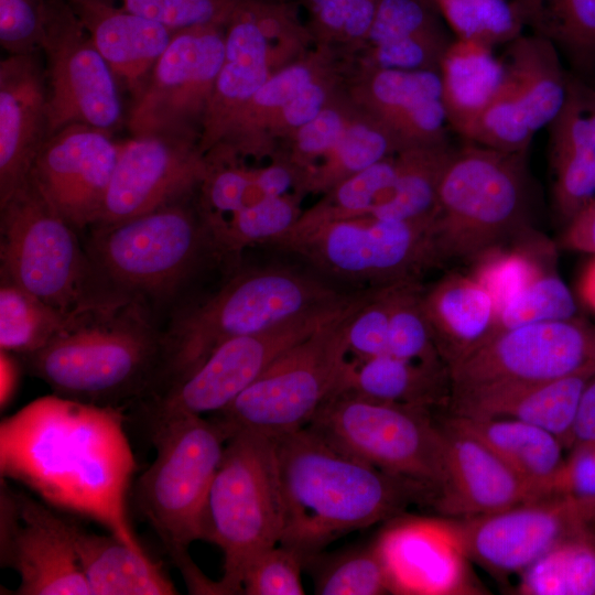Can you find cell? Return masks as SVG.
Instances as JSON below:
<instances>
[{
	"mask_svg": "<svg viewBox=\"0 0 595 595\" xmlns=\"http://www.w3.org/2000/svg\"><path fill=\"white\" fill-rule=\"evenodd\" d=\"M531 33L582 60L595 54V0H513Z\"/></svg>",
	"mask_w": 595,
	"mask_h": 595,
	"instance_id": "b9f144b4",
	"label": "cell"
},
{
	"mask_svg": "<svg viewBox=\"0 0 595 595\" xmlns=\"http://www.w3.org/2000/svg\"><path fill=\"white\" fill-rule=\"evenodd\" d=\"M367 294H348L262 332L224 342L192 374L141 401L149 429L184 416L223 411L281 354L358 307Z\"/></svg>",
	"mask_w": 595,
	"mask_h": 595,
	"instance_id": "4fadbf2b",
	"label": "cell"
},
{
	"mask_svg": "<svg viewBox=\"0 0 595 595\" xmlns=\"http://www.w3.org/2000/svg\"><path fill=\"white\" fill-rule=\"evenodd\" d=\"M192 196L128 220L94 226L89 255L108 283L130 301H164L190 279L207 248L215 250Z\"/></svg>",
	"mask_w": 595,
	"mask_h": 595,
	"instance_id": "9c48e42d",
	"label": "cell"
},
{
	"mask_svg": "<svg viewBox=\"0 0 595 595\" xmlns=\"http://www.w3.org/2000/svg\"><path fill=\"white\" fill-rule=\"evenodd\" d=\"M316 45L355 54L371 25L377 0H303Z\"/></svg>",
	"mask_w": 595,
	"mask_h": 595,
	"instance_id": "7dc6e473",
	"label": "cell"
},
{
	"mask_svg": "<svg viewBox=\"0 0 595 595\" xmlns=\"http://www.w3.org/2000/svg\"><path fill=\"white\" fill-rule=\"evenodd\" d=\"M554 262L552 259L544 263L498 309L494 335L527 324L576 317L574 296L556 272Z\"/></svg>",
	"mask_w": 595,
	"mask_h": 595,
	"instance_id": "ee69618b",
	"label": "cell"
},
{
	"mask_svg": "<svg viewBox=\"0 0 595 595\" xmlns=\"http://www.w3.org/2000/svg\"><path fill=\"white\" fill-rule=\"evenodd\" d=\"M136 469L118 407L39 398L0 424V470L50 507L105 527L148 554L127 511Z\"/></svg>",
	"mask_w": 595,
	"mask_h": 595,
	"instance_id": "6da1fadb",
	"label": "cell"
},
{
	"mask_svg": "<svg viewBox=\"0 0 595 595\" xmlns=\"http://www.w3.org/2000/svg\"><path fill=\"white\" fill-rule=\"evenodd\" d=\"M271 245L331 277L376 286L418 281L424 271L440 267L432 221L345 218L292 228Z\"/></svg>",
	"mask_w": 595,
	"mask_h": 595,
	"instance_id": "7c38bea8",
	"label": "cell"
},
{
	"mask_svg": "<svg viewBox=\"0 0 595 595\" xmlns=\"http://www.w3.org/2000/svg\"><path fill=\"white\" fill-rule=\"evenodd\" d=\"M321 595H380L391 593L389 575L372 544L344 551L325 562L315 577Z\"/></svg>",
	"mask_w": 595,
	"mask_h": 595,
	"instance_id": "681fc988",
	"label": "cell"
},
{
	"mask_svg": "<svg viewBox=\"0 0 595 595\" xmlns=\"http://www.w3.org/2000/svg\"><path fill=\"white\" fill-rule=\"evenodd\" d=\"M566 224L562 247L595 255V198Z\"/></svg>",
	"mask_w": 595,
	"mask_h": 595,
	"instance_id": "6f0895ef",
	"label": "cell"
},
{
	"mask_svg": "<svg viewBox=\"0 0 595 595\" xmlns=\"http://www.w3.org/2000/svg\"><path fill=\"white\" fill-rule=\"evenodd\" d=\"M526 151L475 142L454 150L445 167L432 221L440 267L473 263L531 232Z\"/></svg>",
	"mask_w": 595,
	"mask_h": 595,
	"instance_id": "277c9868",
	"label": "cell"
},
{
	"mask_svg": "<svg viewBox=\"0 0 595 595\" xmlns=\"http://www.w3.org/2000/svg\"><path fill=\"white\" fill-rule=\"evenodd\" d=\"M517 593L595 595V527L569 534L519 573Z\"/></svg>",
	"mask_w": 595,
	"mask_h": 595,
	"instance_id": "f35d334b",
	"label": "cell"
},
{
	"mask_svg": "<svg viewBox=\"0 0 595 595\" xmlns=\"http://www.w3.org/2000/svg\"><path fill=\"white\" fill-rule=\"evenodd\" d=\"M549 128L554 203L567 223L595 198V91L570 78Z\"/></svg>",
	"mask_w": 595,
	"mask_h": 595,
	"instance_id": "f1b7e54d",
	"label": "cell"
},
{
	"mask_svg": "<svg viewBox=\"0 0 595 595\" xmlns=\"http://www.w3.org/2000/svg\"><path fill=\"white\" fill-rule=\"evenodd\" d=\"M447 527L464 555L497 575L521 573L558 542L595 527V496L552 493Z\"/></svg>",
	"mask_w": 595,
	"mask_h": 595,
	"instance_id": "d6986e66",
	"label": "cell"
},
{
	"mask_svg": "<svg viewBox=\"0 0 595 595\" xmlns=\"http://www.w3.org/2000/svg\"><path fill=\"white\" fill-rule=\"evenodd\" d=\"M444 478L432 506L456 519L486 516L542 496L485 443L440 413Z\"/></svg>",
	"mask_w": 595,
	"mask_h": 595,
	"instance_id": "603a6c76",
	"label": "cell"
},
{
	"mask_svg": "<svg viewBox=\"0 0 595 595\" xmlns=\"http://www.w3.org/2000/svg\"><path fill=\"white\" fill-rule=\"evenodd\" d=\"M346 89L403 149L446 141L448 121L439 71L357 68Z\"/></svg>",
	"mask_w": 595,
	"mask_h": 595,
	"instance_id": "cb8c5ba5",
	"label": "cell"
},
{
	"mask_svg": "<svg viewBox=\"0 0 595 595\" xmlns=\"http://www.w3.org/2000/svg\"><path fill=\"white\" fill-rule=\"evenodd\" d=\"M578 292L583 302L595 311V258L586 266L581 275Z\"/></svg>",
	"mask_w": 595,
	"mask_h": 595,
	"instance_id": "94428289",
	"label": "cell"
},
{
	"mask_svg": "<svg viewBox=\"0 0 595 595\" xmlns=\"http://www.w3.org/2000/svg\"><path fill=\"white\" fill-rule=\"evenodd\" d=\"M55 394L117 407L158 393L165 367L164 333L137 302L82 314L43 348L19 356Z\"/></svg>",
	"mask_w": 595,
	"mask_h": 595,
	"instance_id": "3957f363",
	"label": "cell"
},
{
	"mask_svg": "<svg viewBox=\"0 0 595 595\" xmlns=\"http://www.w3.org/2000/svg\"><path fill=\"white\" fill-rule=\"evenodd\" d=\"M172 31L205 24L227 25L242 0H113Z\"/></svg>",
	"mask_w": 595,
	"mask_h": 595,
	"instance_id": "816d5d0a",
	"label": "cell"
},
{
	"mask_svg": "<svg viewBox=\"0 0 595 595\" xmlns=\"http://www.w3.org/2000/svg\"><path fill=\"white\" fill-rule=\"evenodd\" d=\"M210 164L198 142L163 136L120 142L98 223L112 225L193 196Z\"/></svg>",
	"mask_w": 595,
	"mask_h": 595,
	"instance_id": "44dd1931",
	"label": "cell"
},
{
	"mask_svg": "<svg viewBox=\"0 0 595 595\" xmlns=\"http://www.w3.org/2000/svg\"><path fill=\"white\" fill-rule=\"evenodd\" d=\"M48 0H0V44L8 55L40 52Z\"/></svg>",
	"mask_w": 595,
	"mask_h": 595,
	"instance_id": "11a10c76",
	"label": "cell"
},
{
	"mask_svg": "<svg viewBox=\"0 0 595 595\" xmlns=\"http://www.w3.org/2000/svg\"><path fill=\"white\" fill-rule=\"evenodd\" d=\"M594 376L595 372H582L534 385L455 396L445 413L517 419L554 434L569 451L583 392Z\"/></svg>",
	"mask_w": 595,
	"mask_h": 595,
	"instance_id": "f546056e",
	"label": "cell"
},
{
	"mask_svg": "<svg viewBox=\"0 0 595 595\" xmlns=\"http://www.w3.org/2000/svg\"><path fill=\"white\" fill-rule=\"evenodd\" d=\"M493 48L455 39L442 58L439 72L446 117L459 134L489 104L502 80L504 61Z\"/></svg>",
	"mask_w": 595,
	"mask_h": 595,
	"instance_id": "d590c367",
	"label": "cell"
},
{
	"mask_svg": "<svg viewBox=\"0 0 595 595\" xmlns=\"http://www.w3.org/2000/svg\"><path fill=\"white\" fill-rule=\"evenodd\" d=\"M304 564L293 549L277 544L261 552L248 566L242 580L246 595H302Z\"/></svg>",
	"mask_w": 595,
	"mask_h": 595,
	"instance_id": "f5cc1de1",
	"label": "cell"
},
{
	"mask_svg": "<svg viewBox=\"0 0 595 595\" xmlns=\"http://www.w3.org/2000/svg\"><path fill=\"white\" fill-rule=\"evenodd\" d=\"M389 314V285L375 286L348 322L349 353L357 358L388 356Z\"/></svg>",
	"mask_w": 595,
	"mask_h": 595,
	"instance_id": "db71d44e",
	"label": "cell"
},
{
	"mask_svg": "<svg viewBox=\"0 0 595 595\" xmlns=\"http://www.w3.org/2000/svg\"><path fill=\"white\" fill-rule=\"evenodd\" d=\"M422 285L419 281L389 285L388 356L440 364L442 359L422 306Z\"/></svg>",
	"mask_w": 595,
	"mask_h": 595,
	"instance_id": "bcb514c9",
	"label": "cell"
},
{
	"mask_svg": "<svg viewBox=\"0 0 595 595\" xmlns=\"http://www.w3.org/2000/svg\"><path fill=\"white\" fill-rule=\"evenodd\" d=\"M397 172V153L337 184L313 207L303 210L292 228L368 216L391 188ZM291 228V229H292Z\"/></svg>",
	"mask_w": 595,
	"mask_h": 595,
	"instance_id": "7bdbcfd3",
	"label": "cell"
},
{
	"mask_svg": "<svg viewBox=\"0 0 595 595\" xmlns=\"http://www.w3.org/2000/svg\"><path fill=\"white\" fill-rule=\"evenodd\" d=\"M450 371L451 398L595 372V324L573 317L504 331Z\"/></svg>",
	"mask_w": 595,
	"mask_h": 595,
	"instance_id": "9a60e30c",
	"label": "cell"
},
{
	"mask_svg": "<svg viewBox=\"0 0 595 595\" xmlns=\"http://www.w3.org/2000/svg\"><path fill=\"white\" fill-rule=\"evenodd\" d=\"M118 82L134 100L169 46L171 29L113 0H67Z\"/></svg>",
	"mask_w": 595,
	"mask_h": 595,
	"instance_id": "4316f807",
	"label": "cell"
},
{
	"mask_svg": "<svg viewBox=\"0 0 595 595\" xmlns=\"http://www.w3.org/2000/svg\"><path fill=\"white\" fill-rule=\"evenodd\" d=\"M404 150L377 120L361 110L337 143L299 178L294 192L325 194L348 177Z\"/></svg>",
	"mask_w": 595,
	"mask_h": 595,
	"instance_id": "74e56055",
	"label": "cell"
},
{
	"mask_svg": "<svg viewBox=\"0 0 595 595\" xmlns=\"http://www.w3.org/2000/svg\"><path fill=\"white\" fill-rule=\"evenodd\" d=\"M40 53L0 62V205L29 178L48 138L47 86Z\"/></svg>",
	"mask_w": 595,
	"mask_h": 595,
	"instance_id": "d4e9b609",
	"label": "cell"
},
{
	"mask_svg": "<svg viewBox=\"0 0 595 595\" xmlns=\"http://www.w3.org/2000/svg\"><path fill=\"white\" fill-rule=\"evenodd\" d=\"M112 132L72 123L46 139L29 180L75 229L98 223L116 166Z\"/></svg>",
	"mask_w": 595,
	"mask_h": 595,
	"instance_id": "7402d4cb",
	"label": "cell"
},
{
	"mask_svg": "<svg viewBox=\"0 0 595 595\" xmlns=\"http://www.w3.org/2000/svg\"><path fill=\"white\" fill-rule=\"evenodd\" d=\"M156 450L136 486V504L153 528L194 594H210L207 580L188 555L202 540L208 491L230 431L217 419L202 415L167 421L150 430Z\"/></svg>",
	"mask_w": 595,
	"mask_h": 595,
	"instance_id": "5b68a950",
	"label": "cell"
},
{
	"mask_svg": "<svg viewBox=\"0 0 595 595\" xmlns=\"http://www.w3.org/2000/svg\"><path fill=\"white\" fill-rule=\"evenodd\" d=\"M284 520L274 439L232 432L210 485L202 523V540L223 552L219 594H242L248 566L280 543Z\"/></svg>",
	"mask_w": 595,
	"mask_h": 595,
	"instance_id": "ba28073f",
	"label": "cell"
},
{
	"mask_svg": "<svg viewBox=\"0 0 595 595\" xmlns=\"http://www.w3.org/2000/svg\"><path fill=\"white\" fill-rule=\"evenodd\" d=\"M422 306L448 368L495 334V302L470 274L447 272L422 290Z\"/></svg>",
	"mask_w": 595,
	"mask_h": 595,
	"instance_id": "4dcf8cb0",
	"label": "cell"
},
{
	"mask_svg": "<svg viewBox=\"0 0 595 595\" xmlns=\"http://www.w3.org/2000/svg\"><path fill=\"white\" fill-rule=\"evenodd\" d=\"M455 39L490 47L523 34L524 23L513 0H434Z\"/></svg>",
	"mask_w": 595,
	"mask_h": 595,
	"instance_id": "f6af8a7d",
	"label": "cell"
},
{
	"mask_svg": "<svg viewBox=\"0 0 595 595\" xmlns=\"http://www.w3.org/2000/svg\"><path fill=\"white\" fill-rule=\"evenodd\" d=\"M313 41L294 9L278 0H242L226 26L225 53L204 119L206 155L257 90L277 71L309 52Z\"/></svg>",
	"mask_w": 595,
	"mask_h": 595,
	"instance_id": "5bb4252c",
	"label": "cell"
},
{
	"mask_svg": "<svg viewBox=\"0 0 595 595\" xmlns=\"http://www.w3.org/2000/svg\"><path fill=\"white\" fill-rule=\"evenodd\" d=\"M301 196L294 192L266 197L227 218L208 224L215 250L236 253L252 244H272L300 218L303 213L300 208Z\"/></svg>",
	"mask_w": 595,
	"mask_h": 595,
	"instance_id": "60d3db41",
	"label": "cell"
},
{
	"mask_svg": "<svg viewBox=\"0 0 595 595\" xmlns=\"http://www.w3.org/2000/svg\"><path fill=\"white\" fill-rule=\"evenodd\" d=\"M445 414L485 443L542 497L554 491L565 463V447L554 434L512 418Z\"/></svg>",
	"mask_w": 595,
	"mask_h": 595,
	"instance_id": "836d02e7",
	"label": "cell"
},
{
	"mask_svg": "<svg viewBox=\"0 0 595 595\" xmlns=\"http://www.w3.org/2000/svg\"><path fill=\"white\" fill-rule=\"evenodd\" d=\"M284 504L280 544L306 564L343 534L431 505L420 485L329 446L305 428L273 437Z\"/></svg>",
	"mask_w": 595,
	"mask_h": 595,
	"instance_id": "7a4b0ae2",
	"label": "cell"
},
{
	"mask_svg": "<svg viewBox=\"0 0 595 595\" xmlns=\"http://www.w3.org/2000/svg\"><path fill=\"white\" fill-rule=\"evenodd\" d=\"M360 305L290 347L212 416L230 434L250 431L277 437L305 428L340 387L349 354L347 326Z\"/></svg>",
	"mask_w": 595,
	"mask_h": 595,
	"instance_id": "8fae6325",
	"label": "cell"
},
{
	"mask_svg": "<svg viewBox=\"0 0 595 595\" xmlns=\"http://www.w3.org/2000/svg\"><path fill=\"white\" fill-rule=\"evenodd\" d=\"M199 186V207L206 223L219 219L259 201L255 188V169L237 162L209 163Z\"/></svg>",
	"mask_w": 595,
	"mask_h": 595,
	"instance_id": "f907efd6",
	"label": "cell"
},
{
	"mask_svg": "<svg viewBox=\"0 0 595 595\" xmlns=\"http://www.w3.org/2000/svg\"><path fill=\"white\" fill-rule=\"evenodd\" d=\"M226 26L205 24L175 31L127 126L132 137L163 136L199 142L225 53Z\"/></svg>",
	"mask_w": 595,
	"mask_h": 595,
	"instance_id": "2e32d148",
	"label": "cell"
},
{
	"mask_svg": "<svg viewBox=\"0 0 595 595\" xmlns=\"http://www.w3.org/2000/svg\"><path fill=\"white\" fill-rule=\"evenodd\" d=\"M346 295L285 268L236 275L201 305L180 315L164 333L165 367L156 394L192 374L224 342L262 332Z\"/></svg>",
	"mask_w": 595,
	"mask_h": 595,
	"instance_id": "8992f818",
	"label": "cell"
},
{
	"mask_svg": "<svg viewBox=\"0 0 595 595\" xmlns=\"http://www.w3.org/2000/svg\"><path fill=\"white\" fill-rule=\"evenodd\" d=\"M595 442V376L588 381L578 407L570 450ZM569 450V451H570Z\"/></svg>",
	"mask_w": 595,
	"mask_h": 595,
	"instance_id": "680465c9",
	"label": "cell"
},
{
	"mask_svg": "<svg viewBox=\"0 0 595 595\" xmlns=\"http://www.w3.org/2000/svg\"><path fill=\"white\" fill-rule=\"evenodd\" d=\"M335 450L413 482L435 499L444 478L440 414L337 391L305 426Z\"/></svg>",
	"mask_w": 595,
	"mask_h": 595,
	"instance_id": "30bf717a",
	"label": "cell"
},
{
	"mask_svg": "<svg viewBox=\"0 0 595 595\" xmlns=\"http://www.w3.org/2000/svg\"><path fill=\"white\" fill-rule=\"evenodd\" d=\"M453 151L444 141L398 152L394 182L368 216L433 221L441 181Z\"/></svg>",
	"mask_w": 595,
	"mask_h": 595,
	"instance_id": "8d00e7d4",
	"label": "cell"
},
{
	"mask_svg": "<svg viewBox=\"0 0 595 595\" xmlns=\"http://www.w3.org/2000/svg\"><path fill=\"white\" fill-rule=\"evenodd\" d=\"M1 564L20 576L19 595H88L73 521L44 501L13 491L1 479Z\"/></svg>",
	"mask_w": 595,
	"mask_h": 595,
	"instance_id": "ffe728a7",
	"label": "cell"
},
{
	"mask_svg": "<svg viewBox=\"0 0 595 595\" xmlns=\"http://www.w3.org/2000/svg\"><path fill=\"white\" fill-rule=\"evenodd\" d=\"M74 543L93 595H173L177 589L148 554L116 536L97 534L73 522Z\"/></svg>",
	"mask_w": 595,
	"mask_h": 595,
	"instance_id": "e575fe53",
	"label": "cell"
},
{
	"mask_svg": "<svg viewBox=\"0 0 595 595\" xmlns=\"http://www.w3.org/2000/svg\"><path fill=\"white\" fill-rule=\"evenodd\" d=\"M502 61L498 90L461 136L502 151H526L534 134L549 127L564 106L570 77L556 46L534 33L508 43Z\"/></svg>",
	"mask_w": 595,
	"mask_h": 595,
	"instance_id": "ac0fdd59",
	"label": "cell"
},
{
	"mask_svg": "<svg viewBox=\"0 0 595 595\" xmlns=\"http://www.w3.org/2000/svg\"><path fill=\"white\" fill-rule=\"evenodd\" d=\"M85 314V313H83ZM82 314H68L1 277L0 348L17 356L34 353Z\"/></svg>",
	"mask_w": 595,
	"mask_h": 595,
	"instance_id": "ab89813d",
	"label": "cell"
},
{
	"mask_svg": "<svg viewBox=\"0 0 595 595\" xmlns=\"http://www.w3.org/2000/svg\"><path fill=\"white\" fill-rule=\"evenodd\" d=\"M434 0H377L357 68L439 71L453 42Z\"/></svg>",
	"mask_w": 595,
	"mask_h": 595,
	"instance_id": "484cf974",
	"label": "cell"
},
{
	"mask_svg": "<svg viewBox=\"0 0 595 595\" xmlns=\"http://www.w3.org/2000/svg\"><path fill=\"white\" fill-rule=\"evenodd\" d=\"M48 137L72 123L112 132L123 118L118 79L67 0L45 4L40 41Z\"/></svg>",
	"mask_w": 595,
	"mask_h": 595,
	"instance_id": "e0dca14e",
	"label": "cell"
},
{
	"mask_svg": "<svg viewBox=\"0 0 595 595\" xmlns=\"http://www.w3.org/2000/svg\"><path fill=\"white\" fill-rule=\"evenodd\" d=\"M360 115L361 110L345 87L313 119L302 126L275 156L285 159L296 170L300 178L306 169L314 165L337 143L349 125Z\"/></svg>",
	"mask_w": 595,
	"mask_h": 595,
	"instance_id": "c3c4849f",
	"label": "cell"
},
{
	"mask_svg": "<svg viewBox=\"0 0 595 595\" xmlns=\"http://www.w3.org/2000/svg\"><path fill=\"white\" fill-rule=\"evenodd\" d=\"M344 67L340 53L316 45L273 73L236 116L221 141L206 154L212 163L268 155L267 134L281 110L302 89L322 76Z\"/></svg>",
	"mask_w": 595,
	"mask_h": 595,
	"instance_id": "83f0119b",
	"label": "cell"
},
{
	"mask_svg": "<svg viewBox=\"0 0 595 595\" xmlns=\"http://www.w3.org/2000/svg\"><path fill=\"white\" fill-rule=\"evenodd\" d=\"M0 209L1 277L68 314L130 302L108 283L75 228L29 178Z\"/></svg>",
	"mask_w": 595,
	"mask_h": 595,
	"instance_id": "52a82bcc",
	"label": "cell"
},
{
	"mask_svg": "<svg viewBox=\"0 0 595 595\" xmlns=\"http://www.w3.org/2000/svg\"><path fill=\"white\" fill-rule=\"evenodd\" d=\"M19 367L13 354L0 353V404L3 409L10 402L17 388Z\"/></svg>",
	"mask_w": 595,
	"mask_h": 595,
	"instance_id": "91938a15",
	"label": "cell"
},
{
	"mask_svg": "<svg viewBox=\"0 0 595 595\" xmlns=\"http://www.w3.org/2000/svg\"><path fill=\"white\" fill-rule=\"evenodd\" d=\"M338 391L371 400L446 412L451 396V371L446 364L378 356L348 359Z\"/></svg>",
	"mask_w": 595,
	"mask_h": 595,
	"instance_id": "1f68e13d",
	"label": "cell"
},
{
	"mask_svg": "<svg viewBox=\"0 0 595 595\" xmlns=\"http://www.w3.org/2000/svg\"><path fill=\"white\" fill-rule=\"evenodd\" d=\"M553 493L595 496V442L569 451Z\"/></svg>",
	"mask_w": 595,
	"mask_h": 595,
	"instance_id": "9f6ffc18",
	"label": "cell"
},
{
	"mask_svg": "<svg viewBox=\"0 0 595 595\" xmlns=\"http://www.w3.org/2000/svg\"><path fill=\"white\" fill-rule=\"evenodd\" d=\"M447 526V524H446ZM431 528L394 527L375 543L387 569L391 593L442 594L458 589L459 563L455 542L435 538Z\"/></svg>",
	"mask_w": 595,
	"mask_h": 595,
	"instance_id": "d6a6232c",
	"label": "cell"
}]
</instances>
